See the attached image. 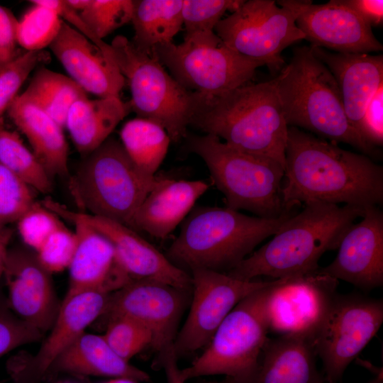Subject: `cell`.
<instances>
[{"label":"cell","mask_w":383,"mask_h":383,"mask_svg":"<svg viewBox=\"0 0 383 383\" xmlns=\"http://www.w3.org/2000/svg\"><path fill=\"white\" fill-rule=\"evenodd\" d=\"M77 213L109 240L120 265L131 281L155 282L183 290L192 287L191 275L174 265L133 229L106 218Z\"/></svg>","instance_id":"20"},{"label":"cell","mask_w":383,"mask_h":383,"mask_svg":"<svg viewBox=\"0 0 383 383\" xmlns=\"http://www.w3.org/2000/svg\"><path fill=\"white\" fill-rule=\"evenodd\" d=\"M109 294L84 291L65 296L49 334L36 354L27 360L12 359L8 368L17 383L43 379L56 359L104 312Z\"/></svg>","instance_id":"17"},{"label":"cell","mask_w":383,"mask_h":383,"mask_svg":"<svg viewBox=\"0 0 383 383\" xmlns=\"http://www.w3.org/2000/svg\"><path fill=\"white\" fill-rule=\"evenodd\" d=\"M360 136L370 147L383 143V85L369 102L362 119Z\"/></svg>","instance_id":"42"},{"label":"cell","mask_w":383,"mask_h":383,"mask_svg":"<svg viewBox=\"0 0 383 383\" xmlns=\"http://www.w3.org/2000/svg\"><path fill=\"white\" fill-rule=\"evenodd\" d=\"M184 139L187 150L204 160L226 207L265 218H277L287 211L281 194L282 165L236 150L213 135L187 133Z\"/></svg>","instance_id":"7"},{"label":"cell","mask_w":383,"mask_h":383,"mask_svg":"<svg viewBox=\"0 0 383 383\" xmlns=\"http://www.w3.org/2000/svg\"><path fill=\"white\" fill-rule=\"evenodd\" d=\"M119 135L133 163L144 173L155 175L171 143L167 131L153 121L137 117L123 125Z\"/></svg>","instance_id":"31"},{"label":"cell","mask_w":383,"mask_h":383,"mask_svg":"<svg viewBox=\"0 0 383 383\" xmlns=\"http://www.w3.org/2000/svg\"><path fill=\"white\" fill-rule=\"evenodd\" d=\"M44 334L20 318L0 289V357L21 346L40 340Z\"/></svg>","instance_id":"40"},{"label":"cell","mask_w":383,"mask_h":383,"mask_svg":"<svg viewBox=\"0 0 383 383\" xmlns=\"http://www.w3.org/2000/svg\"><path fill=\"white\" fill-rule=\"evenodd\" d=\"M337 279L318 270L276 279L267 289L264 305L269 332L312 340L337 294Z\"/></svg>","instance_id":"14"},{"label":"cell","mask_w":383,"mask_h":383,"mask_svg":"<svg viewBox=\"0 0 383 383\" xmlns=\"http://www.w3.org/2000/svg\"><path fill=\"white\" fill-rule=\"evenodd\" d=\"M50 372L126 378L137 382L150 379L147 372L118 355L103 335L86 331L56 359L48 374Z\"/></svg>","instance_id":"27"},{"label":"cell","mask_w":383,"mask_h":383,"mask_svg":"<svg viewBox=\"0 0 383 383\" xmlns=\"http://www.w3.org/2000/svg\"><path fill=\"white\" fill-rule=\"evenodd\" d=\"M17 28L16 16L0 6V68L21 54L18 48Z\"/></svg>","instance_id":"43"},{"label":"cell","mask_w":383,"mask_h":383,"mask_svg":"<svg viewBox=\"0 0 383 383\" xmlns=\"http://www.w3.org/2000/svg\"><path fill=\"white\" fill-rule=\"evenodd\" d=\"M35 191L0 163V225L17 222L37 201Z\"/></svg>","instance_id":"38"},{"label":"cell","mask_w":383,"mask_h":383,"mask_svg":"<svg viewBox=\"0 0 383 383\" xmlns=\"http://www.w3.org/2000/svg\"><path fill=\"white\" fill-rule=\"evenodd\" d=\"M297 27L311 46L342 53H369L383 50L372 27L341 0L311 3L299 16Z\"/></svg>","instance_id":"21"},{"label":"cell","mask_w":383,"mask_h":383,"mask_svg":"<svg viewBox=\"0 0 383 383\" xmlns=\"http://www.w3.org/2000/svg\"><path fill=\"white\" fill-rule=\"evenodd\" d=\"M187 290L145 280L131 281L109 294L102 316L131 318L148 328L152 348L162 352L174 343Z\"/></svg>","instance_id":"15"},{"label":"cell","mask_w":383,"mask_h":383,"mask_svg":"<svg viewBox=\"0 0 383 383\" xmlns=\"http://www.w3.org/2000/svg\"><path fill=\"white\" fill-rule=\"evenodd\" d=\"M133 0H89L79 12L81 19L99 39L131 21Z\"/></svg>","instance_id":"35"},{"label":"cell","mask_w":383,"mask_h":383,"mask_svg":"<svg viewBox=\"0 0 383 383\" xmlns=\"http://www.w3.org/2000/svg\"><path fill=\"white\" fill-rule=\"evenodd\" d=\"M132 111L120 97L80 99L71 106L65 126L77 151L85 156L99 147Z\"/></svg>","instance_id":"28"},{"label":"cell","mask_w":383,"mask_h":383,"mask_svg":"<svg viewBox=\"0 0 383 383\" xmlns=\"http://www.w3.org/2000/svg\"><path fill=\"white\" fill-rule=\"evenodd\" d=\"M249 0L215 28L216 34L231 49L279 70L282 52L305 39L297 27L299 16L311 1Z\"/></svg>","instance_id":"11"},{"label":"cell","mask_w":383,"mask_h":383,"mask_svg":"<svg viewBox=\"0 0 383 383\" xmlns=\"http://www.w3.org/2000/svg\"><path fill=\"white\" fill-rule=\"evenodd\" d=\"M0 383H2V382H0Z\"/></svg>","instance_id":"52"},{"label":"cell","mask_w":383,"mask_h":383,"mask_svg":"<svg viewBox=\"0 0 383 383\" xmlns=\"http://www.w3.org/2000/svg\"><path fill=\"white\" fill-rule=\"evenodd\" d=\"M16 223L25 245L35 252L53 231L63 224L56 213L38 201L34 203Z\"/></svg>","instance_id":"39"},{"label":"cell","mask_w":383,"mask_h":383,"mask_svg":"<svg viewBox=\"0 0 383 383\" xmlns=\"http://www.w3.org/2000/svg\"><path fill=\"white\" fill-rule=\"evenodd\" d=\"M341 1L353 10L370 26L382 23V0H341Z\"/></svg>","instance_id":"44"},{"label":"cell","mask_w":383,"mask_h":383,"mask_svg":"<svg viewBox=\"0 0 383 383\" xmlns=\"http://www.w3.org/2000/svg\"><path fill=\"white\" fill-rule=\"evenodd\" d=\"M370 383H382V372L377 374L374 379Z\"/></svg>","instance_id":"50"},{"label":"cell","mask_w":383,"mask_h":383,"mask_svg":"<svg viewBox=\"0 0 383 383\" xmlns=\"http://www.w3.org/2000/svg\"><path fill=\"white\" fill-rule=\"evenodd\" d=\"M165 177L148 175L131 160L120 140L110 136L84 156L70 178L77 205L88 214L132 228L133 218L148 194Z\"/></svg>","instance_id":"6"},{"label":"cell","mask_w":383,"mask_h":383,"mask_svg":"<svg viewBox=\"0 0 383 383\" xmlns=\"http://www.w3.org/2000/svg\"><path fill=\"white\" fill-rule=\"evenodd\" d=\"M292 216L273 238L226 272L252 280L260 276L274 279L315 272L328 250L338 248L347 230L365 209L350 205L312 201Z\"/></svg>","instance_id":"3"},{"label":"cell","mask_w":383,"mask_h":383,"mask_svg":"<svg viewBox=\"0 0 383 383\" xmlns=\"http://www.w3.org/2000/svg\"><path fill=\"white\" fill-rule=\"evenodd\" d=\"M110 45L111 60L131 89L132 111L162 126L171 142L184 139L196 93L182 87L157 59L138 50L125 36L115 37Z\"/></svg>","instance_id":"8"},{"label":"cell","mask_w":383,"mask_h":383,"mask_svg":"<svg viewBox=\"0 0 383 383\" xmlns=\"http://www.w3.org/2000/svg\"><path fill=\"white\" fill-rule=\"evenodd\" d=\"M8 245L0 243V281L3 278Z\"/></svg>","instance_id":"48"},{"label":"cell","mask_w":383,"mask_h":383,"mask_svg":"<svg viewBox=\"0 0 383 383\" xmlns=\"http://www.w3.org/2000/svg\"><path fill=\"white\" fill-rule=\"evenodd\" d=\"M191 272L192 301L187 318L174 341L178 357L206 346L237 304L274 281L243 280L206 269Z\"/></svg>","instance_id":"13"},{"label":"cell","mask_w":383,"mask_h":383,"mask_svg":"<svg viewBox=\"0 0 383 383\" xmlns=\"http://www.w3.org/2000/svg\"><path fill=\"white\" fill-rule=\"evenodd\" d=\"M182 7V0H133V45L150 55L157 46L172 43L183 26Z\"/></svg>","instance_id":"29"},{"label":"cell","mask_w":383,"mask_h":383,"mask_svg":"<svg viewBox=\"0 0 383 383\" xmlns=\"http://www.w3.org/2000/svg\"><path fill=\"white\" fill-rule=\"evenodd\" d=\"M104 338L113 351L129 362L148 346H152L150 331L137 321L123 316L108 320Z\"/></svg>","instance_id":"36"},{"label":"cell","mask_w":383,"mask_h":383,"mask_svg":"<svg viewBox=\"0 0 383 383\" xmlns=\"http://www.w3.org/2000/svg\"><path fill=\"white\" fill-rule=\"evenodd\" d=\"M294 214L292 209L277 218H265L227 207L198 206L181 223L179 233L165 255L184 270L228 272Z\"/></svg>","instance_id":"4"},{"label":"cell","mask_w":383,"mask_h":383,"mask_svg":"<svg viewBox=\"0 0 383 383\" xmlns=\"http://www.w3.org/2000/svg\"><path fill=\"white\" fill-rule=\"evenodd\" d=\"M49 272L26 245L7 248L3 278L8 303L23 321L43 334L51 328L61 302Z\"/></svg>","instance_id":"18"},{"label":"cell","mask_w":383,"mask_h":383,"mask_svg":"<svg viewBox=\"0 0 383 383\" xmlns=\"http://www.w3.org/2000/svg\"><path fill=\"white\" fill-rule=\"evenodd\" d=\"M276 77L288 126L304 128L334 143L349 144L365 153L372 152L350 124L334 76L310 46L295 48L289 63Z\"/></svg>","instance_id":"5"},{"label":"cell","mask_w":383,"mask_h":383,"mask_svg":"<svg viewBox=\"0 0 383 383\" xmlns=\"http://www.w3.org/2000/svg\"><path fill=\"white\" fill-rule=\"evenodd\" d=\"M383 322V301L360 294H336L312 338L325 381L338 383L350 363L376 335Z\"/></svg>","instance_id":"12"},{"label":"cell","mask_w":383,"mask_h":383,"mask_svg":"<svg viewBox=\"0 0 383 383\" xmlns=\"http://www.w3.org/2000/svg\"><path fill=\"white\" fill-rule=\"evenodd\" d=\"M335 259L318 272L362 289L383 284V213L378 206L365 209L362 220L345 233Z\"/></svg>","instance_id":"19"},{"label":"cell","mask_w":383,"mask_h":383,"mask_svg":"<svg viewBox=\"0 0 383 383\" xmlns=\"http://www.w3.org/2000/svg\"><path fill=\"white\" fill-rule=\"evenodd\" d=\"M32 4L18 20V43L26 51L41 50L49 46L62 23L52 9Z\"/></svg>","instance_id":"33"},{"label":"cell","mask_w":383,"mask_h":383,"mask_svg":"<svg viewBox=\"0 0 383 383\" xmlns=\"http://www.w3.org/2000/svg\"><path fill=\"white\" fill-rule=\"evenodd\" d=\"M252 383H323L312 340L301 335L268 339Z\"/></svg>","instance_id":"26"},{"label":"cell","mask_w":383,"mask_h":383,"mask_svg":"<svg viewBox=\"0 0 383 383\" xmlns=\"http://www.w3.org/2000/svg\"><path fill=\"white\" fill-rule=\"evenodd\" d=\"M282 199L285 210L309 201L366 209L383 202V167L368 156L289 126Z\"/></svg>","instance_id":"1"},{"label":"cell","mask_w":383,"mask_h":383,"mask_svg":"<svg viewBox=\"0 0 383 383\" xmlns=\"http://www.w3.org/2000/svg\"><path fill=\"white\" fill-rule=\"evenodd\" d=\"M22 94L65 128L67 113L87 93L71 78L43 66L35 70Z\"/></svg>","instance_id":"30"},{"label":"cell","mask_w":383,"mask_h":383,"mask_svg":"<svg viewBox=\"0 0 383 383\" xmlns=\"http://www.w3.org/2000/svg\"><path fill=\"white\" fill-rule=\"evenodd\" d=\"M244 2L240 0H182L185 35L213 32L227 11L233 13Z\"/></svg>","instance_id":"37"},{"label":"cell","mask_w":383,"mask_h":383,"mask_svg":"<svg viewBox=\"0 0 383 383\" xmlns=\"http://www.w3.org/2000/svg\"><path fill=\"white\" fill-rule=\"evenodd\" d=\"M49 48L69 77L87 93L99 98L120 97L126 79L116 65L63 20Z\"/></svg>","instance_id":"22"},{"label":"cell","mask_w":383,"mask_h":383,"mask_svg":"<svg viewBox=\"0 0 383 383\" xmlns=\"http://www.w3.org/2000/svg\"><path fill=\"white\" fill-rule=\"evenodd\" d=\"M211 383H235V382H233V381L228 379V380L226 381V382H211Z\"/></svg>","instance_id":"51"},{"label":"cell","mask_w":383,"mask_h":383,"mask_svg":"<svg viewBox=\"0 0 383 383\" xmlns=\"http://www.w3.org/2000/svg\"><path fill=\"white\" fill-rule=\"evenodd\" d=\"M204 180L165 178L145 197L133 221L132 229L165 239L184 220L207 191Z\"/></svg>","instance_id":"24"},{"label":"cell","mask_w":383,"mask_h":383,"mask_svg":"<svg viewBox=\"0 0 383 383\" xmlns=\"http://www.w3.org/2000/svg\"><path fill=\"white\" fill-rule=\"evenodd\" d=\"M43 204L74 226L77 246L68 267L69 286L65 296L89 290L111 294L131 282L109 240L84 221L77 211L48 199Z\"/></svg>","instance_id":"16"},{"label":"cell","mask_w":383,"mask_h":383,"mask_svg":"<svg viewBox=\"0 0 383 383\" xmlns=\"http://www.w3.org/2000/svg\"><path fill=\"white\" fill-rule=\"evenodd\" d=\"M77 246V236L63 223L53 231L35 252L43 266L51 274L68 269Z\"/></svg>","instance_id":"41"},{"label":"cell","mask_w":383,"mask_h":383,"mask_svg":"<svg viewBox=\"0 0 383 383\" xmlns=\"http://www.w3.org/2000/svg\"><path fill=\"white\" fill-rule=\"evenodd\" d=\"M150 55L187 90L211 96L247 84L267 65L229 48L214 31L184 35L181 44L157 46Z\"/></svg>","instance_id":"10"},{"label":"cell","mask_w":383,"mask_h":383,"mask_svg":"<svg viewBox=\"0 0 383 383\" xmlns=\"http://www.w3.org/2000/svg\"><path fill=\"white\" fill-rule=\"evenodd\" d=\"M160 362L165 370L167 383H185L182 370L177 365L178 357L174 349V343L160 353Z\"/></svg>","instance_id":"45"},{"label":"cell","mask_w":383,"mask_h":383,"mask_svg":"<svg viewBox=\"0 0 383 383\" xmlns=\"http://www.w3.org/2000/svg\"><path fill=\"white\" fill-rule=\"evenodd\" d=\"M6 113L48 174L52 177L67 176L69 148L64 128L22 94L16 97Z\"/></svg>","instance_id":"25"},{"label":"cell","mask_w":383,"mask_h":383,"mask_svg":"<svg viewBox=\"0 0 383 383\" xmlns=\"http://www.w3.org/2000/svg\"><path fill=\"white\" fill-rule=\"evenodd\" d=\"M0 163L35 192L46 194L52 191V177L18 133L6 128L4 118L0 120Z\"/></svg>","instance_id":"32"},{"label":"cell","mask_w":383,"mask_h":383,"mask_svg":"<svg viewBox=\"0 0 383 383\" xmlns=\"http://www.w3.org/2000/svg\"><path fill=\"white\" fill-rule=\"evenodd\" d=\"M189 126L284 167L288 126L277 77L211 96L196 93Z\"/></svg>","instance_id":"2"},{"label":"cell","mask_w":383,"mask_h":383,"mask_svg":"<svg viewBox=\"0 0 383 383\" xmlns=\"http://www.w3.org/2000/svg\"><path fill=\"white\" fill-rule=\"evenodd\" d=\"M310 47L334 76L347 118L360 136L365 111L376 91L383 85V55L342 53Z\"/></svg>","instance_id":"23"},{"label":"cell","mask_w":383,"mask_h":383,"mask_svg":"<svg viewBox=\"0 0 383 383\" xmlns=\"http://www.w3.org/2000/svg\"><path fill=\"white\" fill-rule=\"evenodd\" d=\"M105 383H138L137 382L126 378H113Z\"/></svg>","instance_id":"49"},{"label":"cell","mask_w":383,"mask_h":383,"mask_svg":"<svg viewBox=\"0 0 383 383\" xmlns=\"http://www.w3.org/2000/svg\"><path fill=\"white\" fill-rule=\"evenodd\" d=\"M67 5L74 11L79 13L86 8L89 0H65Z\"/></svg>","instance_id":"46"},{"label":"cell","mask_w":383,"mask_h":383,"mask_svg":"<svg viewBox=\"0 0 383 383\" xmlns=\"http://www.w3.org/2000/svg\"><path fill=\"white\" fill-rule=\"evenodd\" d=\"M271 285L251 293L237 304L217 328L204 352L182 370L185 382L202 376L226 375L235 383H252L269 339L264 305Z\"/></svg>","instance_id":"9"},{"label":"cell","mask_w":383,"mask_h":383,"mask_svg":"<svg viewBox=\"0 0 383 383\" xmlns=\"http://www.w3.org/2000/svg\"><path fill=\"white\" fill-rule=\"evenodd\" d=\"M12 231L5 226L0 225V243L8 245L11 237Z\"/></svg>","instance_id":"47"},{"label":"cell","mask_w":383,"mask_h":383,"mask_svg":"<svg viewBox=\"0 0 383 383\" xmlns=\"http://www.w3.org/2000/svg\"><path fill=\"white\" fill-rule=\"evenodd\" d=\"M50 60L45 50L26 51L0 68V120L30 74Z\"/></svg>","instance_id":"34"}]
</instances>
